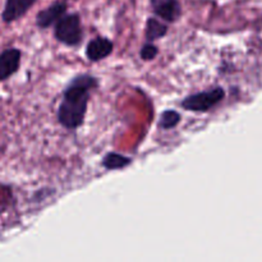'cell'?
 <instances>
[{
  "mask_svg": "<svg viewBox=\"0 0 262 262\" xmlns=\"http://www.w3.org/2000/svg\"><path fill=\"white\" fill-rule=\"evenodd\" d=\"M22 53L17 48L5 49L0 53V81H5L17 73L20 66Z\"/></svg>",
  "mask_w": 262,
  "mask_h": 262,
  "instance_id": "obj_4",
  "label": "cell"
},
{
  "mask_svg": "<svg viewBox=\"0 0 262 262\" xmlns=\"http://www.w3.org/2000/svg\"><path fill=\"white\" fill-rule=\"evenodd\" d=\"M225 96V92L222 87H215V89L209 90V91L197 92V94L189 95L182 101L183 109L188 112H209L211 107L219 104Z\"/></svg>",
  "mask_w": 262,
  "mask_h": 262,
  "instance_id": "obj_3",
  "label": "cell"
},
{
  "mask_svg": "<svg viewBox=\"0 0 262 262\" xmlns=\"http://www.w3.org/2000/svg\"><path fill=\"white\" fill-rule=\"evenodd\" d=\"M97 79L90 74L77 76L69 82L58 109V120L63 127L76 129L82 125L87 112L90 95L97 87Z\"/></svg>",
  "mask_w": 262,
  "mask_h": 262,
  "instance_id": "obj_1",
  "label": "cell"
},
{
  "mask_svg": "<svg viewBox=\"0 0 262 262\" xmlns=\"http://www.w3.org/2000/svg\"><path fill=\"white\" fill-rule=\"evenodd\" d=\"M181 122V114L176 110H165L161 114L160 122H159V127L163 129H171V128L177 127Z\"/></svg>",
  "mask_w": 262,
  "mask_h": 262,
  "instance_id": "obj_11",
  "label": "cell"
},
{
  "mask_svg": "<svg viewBox=\"0 0 262 262\" xmlns=\"http://www.w3.org/2000/svg\"><path fill=\"white\" fill-rule=\"evenodd\" d=\"M113 42L105 37H96L87 43L86 55L89 60L100 61L109 56L113 51Z\"/></svg>",
  "mask_w": 262,
  "mask_h": 262,
  "instance_id": "obj_8",
  "label": "cell"
},
{
  "mask_svg": "<svg viewBox=\"0 0 262 262\" xmlns=\"http://www.w3.org/2000/svg\"><path fill=\"white\" fill-rule=\"evenodd\" d=\"M154 13L165 22H176L182 14L179 0H150Z\"/></svg>",
  "mask_w": 262,
  "mask_h": 262,
  "instance_id": "obj_5",
  "label": "cell"
},
{
  "mask_svg": "<svg viewBox=\"0 0 262 262\" xmlns=\"http://www.w3.org/2000/svg\"><path fill=\"white\" fill-rule=\"evenodd\" d=\"M158 54H159L158 48H156L152 42H150V41H148L147 43H145L140 51V56L142 60H152L154 58H156Z\"/></svg>",
  "mask_w": 262,
  "mask_h": 262,
  "instance_id": "obj_12",
  "label": "cell"
},
{
  "mask_svg": "<svg viewBox=\"0 0 262 262\" xmlns=\"http://www.w3.org/2000/svg\"><path fill=\"white\" fill-rule=\"evenodd\" d=\"M37 0H5L2 19L5 23H12L22 18Z\"/></svg>",
  "mask_w": 262,
  "mask_h": 262,
  "instance_id": "obj_7",
  "label": "cell"
},
{
  "mask_svg": "<svg viewBox=\"0 0 262 262\" xmlns=\"http://www.w3.org/2000/svg\"><path fill=\"white\" fill-rule=\"evenodd\" d=\"M67 13V4L64 2H55L45 9L40 10L36 15V26L38 28H49L51 25L58 22Z\"/></svg>",
  "mask_w": 262,
  "mask_h": 262,
  "instance_id": "obj_6",
  "label": "cell"
},
{
  "mask_svg": "<svg viewBox=\"0 0 262 262\" xmlns=\"http://www.w3.org/2000/svg\"><path fill=\"white\" fill-rule=\"evenodd\" d=\"M132 163V159L123 156L117 152H109L102 159V165L109 170H115V169H123Z\"/></svg>",
  "mask_w": 262,
  "mask_h": 262,
  "instance_id": "obj_10",
  "label": "cell"
},
{
  "mask_svg": "<svg viewBox=\"0 0 262 262\" xmlns=\"http://www.w3.org/2000/svg\"><path fill=\"white\" fill-rule=\"evenodd\" d=\"M168 32V27L166 25H164L163 22H160L156 18L151 17L147 19V23H146V38L147 41L152 42V41L158 40V38L164 37Z\"/></svg>",
  "mask_w": 262,
  "mask_h": 262,
  "instance_id": "obj_9",
  "label": "cell"
},
{
  "mask_svg": "<svg viewBox=\"0 0 262 262\" xmlns=\"http://www.w3.org/2000/svg\"><path fill=\"white\" fill-rule=\"evenodd\" d=\"M55 33L56 40L61 43L68 46H76L82 40V27L81 18L77 13L72 14H64L58 22L55 23Z\"/></svg>",
  "mask_w": 262,
  "mask_h": 262,
  "instance_id": "obj_2",
  "label": "cell"
}]
</instances>
